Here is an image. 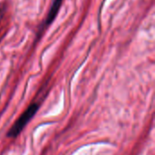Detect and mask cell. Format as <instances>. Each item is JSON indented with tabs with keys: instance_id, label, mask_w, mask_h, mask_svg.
I'll return each instance as SVG.
<instances>
[{
	"instance_id": "1",
	"label": "cell",
	"mask_w": 155,
	"mask_h": 155,
	"mask_svg": "<svg viewBox=\"0 0 155 155\" xmlns=\"http://www.w3.org/2000/svg\"><path fill=\"white\" fill-rule=\"evenodd\" d=\"M39 106L40 104L37 102L30 104L29 106L24 111V113L18 117V119L15 122V124L9 129V131L7 132V137L9 138L17 137L21 134V132L24 130V128L26 126V124L35 116L37 110L39 109Z\"/></svg>"
},
{
	"instance_id": "2",
	"label": "cell",
	"mask_w": 155,
	"mask_h": 155,
	"mask_svg": "<svg viewBox=\"0 0 155 155\" xmlns=\"http://www.w3.org/2000/svg\"><path fill=\"white\" fill-rule=\"evenodd\" d=\"M62 2H63V0H53V3H52L51 7L49 9L48 15H47L45 22H44V25H43V27H42V31L45 30L49 25H51L53 23V21L56 17V15H57V14H58V12L60 10ZM42 31H41V33H42ZM41 33H40V35H41Z\"/></svg>"
}]
</instances>
